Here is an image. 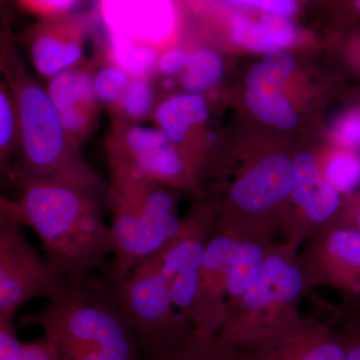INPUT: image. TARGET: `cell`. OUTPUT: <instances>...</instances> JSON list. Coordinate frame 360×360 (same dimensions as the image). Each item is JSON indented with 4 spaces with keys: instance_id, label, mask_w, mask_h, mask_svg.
<instances>
[{
    "instance_id": "cell-1",
    "label": "cell",
    "mask_w": 360,
    "mask_h": 360,
    "mask_svg": "<svg viewBox=\"0 0 360 360\" xmlns=\"http://www.w3.org/2000/svg\"><path fill=\"white\" fill-rule=\"evenodd\" d=\"M11 184L20 222L41 241L54 271L75 283L108 266L112 233L104 219L98 194L80 187L34 179L14 169Z\"/></svg>"
},
{
    "instance_id": "cell-2",
    "label": "cell",
    "mask_w": 360,
    "mask_h": 360,
    "mask_svg": "<svg viewBox=\"0 0 360 360\" xmlns=\"http://www.w3.org/2000/svg\"><path fill=\"white\" fill-rule=\"evenodd\" d=\"M15 44L11 26H6L0 37V71L13 94L18 116L15 169L101 195L103 180L68 139L58 108L44 85L30 75Z\"/></svg>"
},
{
    "instance_id": "cell-3",
    "label": "cell",
    "mask_w": 360,
    "mask_h": 360,
    "mask_svg": "<svg viewBox=\"0 0 360 360\" xmlns=\"http://www.w3.org/2000/svg\"><path fill=\"white\" fill-rule=\"evenodd\" d=\"M106 193L112 224L113 260L105 281L120 283L132 270L158 255L181 225L172 188L129 168L110 165Z\"/></svg>"
},
{
    "instance_id": "cell-4",
    "label": "cell",
    "mask_w": 360,
    "mask_h": 360,
    "mask_svg": "<svg viewBox=\"0 0 360 360\" xmlns=\"http://www.w3.org/2000/svg\"><path fill=\"white\" fill-rule=\"evenodd\" d=\"M22 324L41 329L44 338L73 341L101 349L115 360H141L136 341L105 281L90 276L72 291L39 312L25 315Z\"/></svg>"
},
{
    "instance_id": "cell-5",
    "label": "cell",
    "mask_w": 360,
    "mask_h": 360,
    "mask_svg": "<svg viewBox=\"0 0 360 360\" xmlns=\"http://www.w3.org/2000/svg\"><path fill=\"white\" fill-rule=\"evenodd\" d=\"M300 250L272 243L255 281L239 297L227 302L224 326L217 338L240 347L290 310L300 309L307 292Z\"/></svg>"
},
{
    "instance_id": "cell-6",
    "label": "cell",
    "mask_w": 360,
    "mask_h": 360,
    "mask_svg": "<svg viewBox=\"0 0 360 360\" xmlns=\"http://www.w3.org/2000/svg\"><path fill=\"white\" fill-rule=\"evenodd\" d=\"M293 181L292 160L274 153L258 160L232 182L219 206L217 231L239 240L272 243L281 229Z\"/></svg>"
},
{
    "instance_id": "cell-7",
    "label": "cell",
    "mask_w": 360,
    "mask_h": 360,
    "mask_svg": "<svg viewBox=\"0 0 360 360\" xmlns=\"http://www.w3.org/2000/svg\"><path fill=\"white\" fill-rule=\"evenodd\" d=\"M108 286L134 333L141 360L158 359L194 330L175 307L155 255Z\"/></svg>"
},
{
    "instance_id": "cell-8",
    "label": "cell",
    "mask_w": 360,
    "mask_h": 360,
    "mask_svg": "<svg viewBox=\"0 0 360 360\" xmlns=\"http://www.w3.org/2000/svg\"><path fill=\"white\" fill-rule=\"evenodd\" d=\"M22 225L0 213V311L18 310L35 298L58 302L77 283L52 269Z\"/></svg>"
},
{
    "instance_id": "cell-9",
    "label": "cell",
    "mask_w": 360,
    "mask_h": 360,
    "mask_svg": "<svg viewBox=\"0 0 360 360\" xmlns=\"http://www.w3.org/2000/svg\"><path fill=\"white\" fill-rule=\"evenodd\" d=\"M104 148L110 165L129 168L168 188L202 194L198 167L158 129L111 122Z\"/></svg>"
},
{
    "instance_id": "cell-10",
    "label": "cell",
    "mask_w": 360,
    "mask_h": 360,
    "mask_svg": "<svg viewBox=\"0 0 360 360\" xmlns=\"http://www.w3.org/2000/svg\"><path fill=\"white\" fill-rule=\"evenodd\" d=\"M219 212V207L200 201L181 219L179 231L155 255L175 307L191 323L201 265L208 243L217 231Z\"/></svg>"
},
{
    "instance_id": "cell-11",
    "label": "cell",
    "mask_w": 360,
    "mask_h": 360,
    "mask_svg": "<svg viewBox=\"0 0 360 360\" xmlns=\"http://www.w3.org/2000/svg\"><path fill=\"white\" fill-rule=\"evenodd\" d=\"M243 360H347L340 333L330 321L304 317L300 309L238 347Z\"/></svg>"
},
{
    "instance_id": "cell-12",
    "label": "cell",
    "mask_w": 360,
    "mask_h": 360,
    "mask_svg": "<svg viewBox=\"0 0 360 360\" xmlns=\"http://www.w3.org/2000/svg\"><path fill=\"white\" fill-rule=\"evenodd\" d=\"M300 251L305 288L328 286L340 293L343 309L360 310V233L328 224Z\"/></svg>"
},
{
    "instance_id": "cell-13",
    "label": "cell",
    "mask_w": 360,
    "mask_h": 360,
    "mask_svg": "<svg viewBox=\"0 0 360 360\" xmlns=\"http://www.w3.org/2000/svg\"><path fill=\"white\" fill-rule=\"evenodd\" d=\"M96 14L72 11L39 18L16 41L27 51L33 68L45 79L86 63L85 44Z\"/></svg>"
},
{
    "instance_id": "cell-14",
    "label": "cell",
    "mask_w": 360,
    "mask_h": 360,
    "mask_svg": "<svg viewBox=\"0 0 360 360\" xmlns=\"http://www.w3.org/2000/svg\"><path fill=\"white\" fill-rule=\"evenodd\" d=\"M292 165V187L281 229L285 243L300 250L333 219L342 198L324 179L317 158L309 151L298 153Z\"/></svg>"
},
{
    "instance_id": "cell-15",
    "label": "cell",
    "mask_w": 360,
    "mask_h": 360,
    "mask_svg": "<svg viewBox=\"0 0 360 360\" xmlns=\"http://www.w3.org/2000/svg\"><path fill=\"white\" fill-rule=\"evenodd\" d=\"M295 59L286 49L266 52L245 78V103L259 122L283 130L295 129L298 115L284 85L295 70Z\"/></svg>"
},
{
    "instance_id": "cell-16",
    "label": "cell",
    "mask_w": 360,
    "mask_h": 360,
    "mask_svg": "<svg viewBox=\"0 0 360 360\" xmlns=\"http://www.w3.org/2000/svg\"><path fill=\"white\" fill-rule=\"evenodd\" d=\"M236 239L215 231L206 248L191 319L195 330L217 336L224 326Z\"/></svg>"
},
{
    "instance_id": "cell-17",
    "label": "cell",
    "mask_w": 360,
    "mask_h": 360,
    "mask_svg": "<svg viewBox=\"0 0 360 360\" xmlns=\"http://www.w3.org/2000/svg\"><path fill=\"white\" fill-rule=\"evenodd\" d=\"M153 117L158 129L193 163L191 158V137L210 117L205 97L186 92L168 96L158 104Z\"/></svg>"
},
{
    "instance_id": "cell-18",
    "label": "cell",
    "mask_w": 360,
    "mask_h": 360,
    "mask_svg": "<svg viewBox=\"0 0 360 360\" xmlns=\"http://www.w3.org/2000/svg\"><path fill=\"white\" fill-rule=\"evenodd\" d=\"M232 40L251 51L269 52L286 49L295 44L297 30L292 21L264 13L260 20L251 21L243 30H234Z\"/></svg>"
},
{
    "instance_id": "cell-19",
    "label": "cell",
    "mask_w": 360,
    "mask_h": 360,
    "mask_svg": "<svg viewBox=\"0 0 360 360\" xmlns=\"http://www.w3.org/2000/svg\"><path fill=\"white\" fill-rule=\"evenodd\" d=\"M45 89L58 112L78 104L99 103L92 84V61L90 60L49 78Z\"/></svg>"
},
{
    "instance_id": "cell-20",
    "label": "cell",
    "mask_w": 360,
    "mask_h": 360,
    "mask_svg": "<svg viewBox=\"0 0 360 360\" xmlns=\"http://www.w3.org/2000/svg\"><path fill=\"white\" fill-rule=\"evenodd\" d=\"M317 161L324 179L340 196L357 191L360 186V150L330 143L323 158Z\"/></svg>"
},
{
    "instance_id": "cell-21",
    "label": "cell",
    "mask_w": 360,
    "mask_h": 360,
    "mask_svg": "<svg viewBox=\"0 0 360 360\" xmlns=\"http://www.w3.org/2000/svg\"><path fill=\"white\" fill-rule=\"evenodd\" d=\"M2 25L0 23V34ZM18 149V125L13 94L0 71V186L11 184Z\"/></svg>"
},
{
    "instance_id": "cell-22",
    "label": "cell",
    "mask_w": 360,
    "mask_h": 360,
    "mask_svg": "<svg viewBox=\"0 0 360 360\" xmlns=\"http://www.w3.org/2000/svg\"><path fill=\"white\" fill-rule=\"evenodd\" d=\"M158 108L150 77H131L120 103L110 110L111 122L141 124Z\"/></svg>"
},
{
    "instance_id": "cell-23",
    "label": "cell",
    "mask_w": 360,
    "mask_h": 360,
    "mask_svg": "<svg viewBox=\"0 0 360 360\" xmlns=\"http://www.w3.org/2000/svg\"><path fill=\"white\" fill-rule=\"evenodd\" d=\"M153 360H243L238 348L224 345L217 336L194 330L186 340Z\"/></svg>"
},
{
    "instance_id": "cell-24",
    "label": "cell",
    "mask_w": 360,
    "mask_h": 360,
    "mask_svg": "<svg viewBox=\"0 0 360 360\" xmlns=\"http://www.w3.org/2000/svg\"><path fill=\"white\" fill-rule=\"evenodd\" d=\"M224 75V63L217 52L198 49L191 52L179 82L186 94H202L217 86Z\"/></svg>"
},
{
    "instance_id": "cell-25",
    "label": "cell",
    "mask_w": 360,
    "mask_h": 360,
    "mask_svg": "<svg viewBox=\"0 0 360 360\" xmlns=\"http://www.w3.org/2000/svg\"><path fill=\"white\" fill-rule=\"evenodd\" d=\"M131 77L113 60L92 61V84L94 94L101 106L108 111L120 103L129 86Z\"/></svg>"
},
{
    "instance_id": "cell-26",
    "label": "cell",
    "mask_w": 360,
    "mask_h": 360,
    "mask_svg": "<svg viewBox=\"0 0 360 360\" xmlns=\"http://www.w3.org/2000/svg\"><path fill=\"white\" fill-rule=\"evenodd\" d=\"M101 108V103H82L59 112L65 134L78 150L96 130Z\"/></svg>"
},
{
    "instance_id": "cell-27",
    "label": "cell",
    "mask_w": 360,
    "mask_h": 360,
    "mask_svg": "<svg viewBox=\"0 0 360 360\" xmlns=\"http://www.w3.org/2000/svg\"><path fill=\"white\" fill-rule=\"evenodd\" d=\"M333 317L330 322L343 341L347 360H360V310L341 307Z\"/></svg>"
},
{
    "instance_id": "cell-28",
    "label": "cell",
    "mask_w": 360,
    "mask_h": 360,
    "mask_svg": "<svg viewBox=\"0 0 360 360\" xmlns=\"http://www.w3.org/2000/svg\"><path fill=\"white\" fill-rule=\"evenodd\" d=\"M330 143L360 150V108H352L336 120L329 132Z\"/></svg>"
},
{
    "instance_id": "cell-29",
    "label": "cell",
    "mask_w": 360,
    "mask_h": 360,
    "mask_svg": "<svg viewBox=\"0 0 360 360\" xmlns=\"http://www.w3.org/2000/svg\"><path fill=\"white\" fill-rule=\"evenodd\" d=\"M18 310L0 311V360H18L25 342L16 335L14 319Z\"/></svg>"
},
{
    "instance_id": "cell-30",
    "label": "cell",
    "mask_w": 360,
    "mask_h": 360,
    "mask_svg": "<svg viewBox=\"0 0 360 360\" xmlns=\"http://www.w3.org/2000/svg\"><path fill=\"white\" fill-rule=\"evenodd\" d=\"M51 343L56 348L61 360H115L91 345L66 340Z\"/></svg>"
},
{
    "instance_id": "cell-31",
    "label": "cell",
    "mask_w": 360,
    "mask_h": 360,
    "mask_svg": "<svg viewBox=\"0 0 360 360\" xmlns=\"http://www.w3.org/2000/svg\"><path fill=\"white\" fill-rule=\"evenodd\" d=\"M232 6L241 7L246 9H258L270 15L278 18H288L295 15L297 13L298 6L295 1L291 0H245V1L229 2Z\"/></svg>"
},
{
    "instance_id": "cell-32",
    "label": "cell",
    "mask_w": 360,
    "mask_h": 360,
    "mask_svg": "<svg viewBox=\"0 0 360 360\" xmlns=\"http://www.w3.org/2000/svg\"><path fill=\"white\" fill-rule=\"evenodd\" d=\"M328 224L338 225L360 233V191L342 198L338 212Z\"/></svg>"
},
{
    "instance_id": "cell-33",
    "label": "cell",
    "mask_w": 360,
    "mask_h": 360,
    "mask_svg": "<svg viewBox=\"0 0 360 360\" xmlns=\"http://www.w3.org/2000/svg\"><path fill=\"white\" fill-rule=\"evenodd\" d=\"M15 6L32 15H35L37 20L39 18H51V16L60 15L68 13H72V8L77 6V2L72 1H18Z\"/></svg>"
},
{
    "instance_id": "cell-34",
    "label": "cell",
    "mask_w": 360,
    "mask_h": 360,
    "mask_svg": "<svg viewBox=\"0 0 360 360\" xmlns=\"http://www.w3.org/2000/svg\"><path fill=\"white\" fill-rule=\"evenodd\" d=\"M189 56V52L179 47L167 49L158 56L155 68L165 77H175V75H181L186 70Z\"/></svg>"
},
{
    "instance_id": "cell-35",
    "label": "cell",
    "mask_w": 360,
    "mask_h": 360,
    "mask_svg": "<svg viewBox=\"0 0 360 360\" xmlns=\"http://www.w3.org/2000/svg\"><path fill=\"white\" fill-rule=\"evenodd\" d=\"M18 360H61L56 348L49 341L41 340L25 342Z\"/></svg>"
},
{
    "instance_id": "cell-36",
    "label": "cell",
    "mask_w": 360,
    "mask_h": 360,
    "mask_svg": "<svg viewBox=\"0 0 360 360\" xmlns=\"http://www.w3.org/2000/svg\"><path fill=\"white\" fill-rule=\"evenodd\" d=\"M0 213L9 215V217L20 221V210H18L15 201L8 200V198L2 195H0Z\"/></svg>"
},
{
    "instance_id": "cell-37",
    "label": "cell",
    "mask_w": 360,
    "mask_h": 360,
    "mask_svg": "<svg viewBox=\"0 0 360 360\" xmlns=\"http://www.w3.org/2000/svg\"><path fill=\"white\" fill-rule=\"evenodd\" d=\"M348 47V58L350 63L360 70V35L356 39L352 40Z\"/></svg>"
},
{
    "instance_id": "cell-38",
    "label": "cell",
    "mask_w": 360,
    "mask_h": 360,
    "mask_svg": "<svg viewBox=\"0 0 360 360\" xmlns=\"http://www.w3.org/2000/svg\"><path fill=\"white\" fill-rule=\"evenodd\" d=\"M251 21L250 18L245 13H236L231 18L232 30H243L246 26L250 25Z\"/></svg>"
},
{
    "instance_id": "cell-39",
    "label": "cell",
    "mask_w": 360,
    "mask_h": 360,
    "mask_svg": "<svg viewBox=\"0 0 360 360\" xmlns=\"http://www.w3.org/2000/svg\"><path fill=\"white\" fill-rule=\"evenodd\" d=\"M177 82L174 77H165L161 82V86L165 91H172L176 87Z\"/></svg>"
},
{
    "instance_id": "cell-40",
    "label": "cell",
    "mask_w": 360,
    "mask_h": 360,
    "mask_svg": "<svg viewBox=\"0 0 360 360\" xmlns=\"http://www.w3.org/2000/svg\"><path fill=\"white\" fill-rule=\"evenodd\" d=\"M349 6L352 7V11H354V13H356L360 15V0H355V1H352Z\"/></svg>"
},
{
    "instance_id": "cell-41",
    "label": "cell",
    "mask_w": 360,
    "mask_h": 360,
    "mask_svg": "<svg viewBox=\"0 0 360 360\" xmlns=\"http://www.w3.org/2000/svg\"><path fill=\"white\" fill-rule=\"evenodd\" d=\"M1 11H2L1 9H0V13H1Z\"/></svg>"
}]
</instances>
